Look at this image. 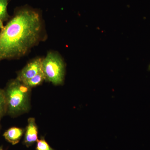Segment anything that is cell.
<instances>
[{
    "mask_svg": "<svg viewBox=\"0 0 150 150\" xmlns=\"http://www.w3.org/2000/svg\"><path fill=\"white\" fill-rule=\"evenodd\" d=\"M47 37L40 13L31 8L23 7L0 30V62L25 56Z\"/></svg>",
    "mask_w": 150,
    "mask_h": 150,
    "instance_id": "cell-1",
    "label": "cell"
},
{
    "mask_svg": "<svg viewBox=\"0 0 150 150\" xmlns=\"http://www.w3.org/2000/svg\"><path fill=\"white\" fill-rule=\"evenodd\" d=\"M31 89L16 79L9 83L4 91L9 114L16 115L29 110Z\"/></svg>",
    "mask_w": 150,
    "mask_h": 150,
    "instance_id": "cell-2",
    "label": "cell"
},
{
    "mask_svg": "<svg viewBox=\"0 0 150 150\" xmlns=\"http://www.w3.org/2000/svg\"><path fill=\"white\" fill-rule=\"evenodd\" d=\"M42 70L47 81L55 85H60L64 83L65 63L62 56L57 51H48L43 58Z\"/></svg>",
    "mask_w": 150,
    "mask_h": 150,
    "instance_id": "cell-3",
    "label": "cell"
},
{
    "mask_svg": "<svg viewBox=\"0 0 150 150\" xmlns=\"http://www.w3.org/2000/svg\"><path fill=\"white\" fill-rule=\"evenodd\" d=\"M43 59L37 57L28 62L22 69L19 71L17 79L24 83L42 71Z\"/></svg>",
    "mask_w": 150,
    "mask_h": 150,
    "instance_id": "cell-4",
    "label": "cell"
},
{
    "mask_svg": "<svg viewBox=\"0 0 150 150\" xmlns=\"http://www.w3.org/2000/svg\"><path fill=\"white\" fill-rule=\"evenodd\" d=\"M23 144L29 147L38 141V129L35 118H30L28 119V123L25 133Z\"/></svg>",
    "mask_w": 150,
    "mask_h": 150,
    "instance_id": "cell-5",
    "label": "cell"
},
{
    "mask_svg": "<svg viewBox=\"0 0 150 150\" xmlns=\"http://www.w3.org/2000/svg\"><path fill=\"white\" fill-rule=\"evenodd\" d=\"M24 133V130L17 127H12L4 133L3 136L8 142L12 145L18 143Z\"/></svg>",
    "mask_w": 150,
    "mask_h": 150,
    "instance_id": "cell-6",
    "label": "cell"
},
{
    "mask_svg": "<svg viewBox=\"0 0 150 150\" xmlns=\"http://www.w3.org/2000/svg\"><path fill=\"white\" fill-rule=\"evenodd\" d=\"M8 1L9 0H0V30L4 26V22L9 17L7 11Z\"/></svg>",
    "mask_w": 150,
    "mask_h": 150,
    "instance_id": "cell-7",
    "label": "cell"
},
{
    "mask_svg": "<svg viewBox=\"0 0 150 150\" xmlns=\"http://www.w3.org/2000/svg\"><path fill=\"white\" fill-rule=\"evenodd\" d=\"M45 81H46V78L42 71L24 83L31 88H32L40 85Z\"/></svg>",
    "mask_w": 150,
    "mask_h": 150,
    "instance_id": "cell-8",
    "label": "cell"
},
{
    "mask_svg": "<svg viewBox=\"0 0 150 150\" xmlns=\"http://www.w3.org/2000/svg\"><path fill=\"white\" fill-rule=\"evenodd\" d=\"M6 111V103L5 94L4 91L0 89V118Z\"/></svg>",
    "mask_w": 150,
    "mask_h": 150,
    "instance_id": "cell-9",
    "label": "cell"
},
{
    "mask_svg": "<svg viewBox=\"0 0 150 150\" xmlns=\"http://www.w3.org/2000/svg\"><path fill=\"white\" fill-rule=\"evenodd\" d=\"M37 142L36 150H55L48 144L44 137H41Z\"/></svg>",
    "mask_w": 150,
    "mask_h": 150,
    "instance_id": "cell-10",
    "label": "cell"
},
{
    "mask_svg": "<svg viewBox=\"0 0 150 150\" xmlns=\"http://www.w3.org/2000/svg\"><path fill=\"white\" fill-rule=\"evenodd\" d=\"M0 150H4L3 149L2 147H0Z\"/></svg>",
    "mask_w": 150,
    "mask_h": 150,
    "instance_id": "cell-11",
    "label": "cell"
}]
</instances>
